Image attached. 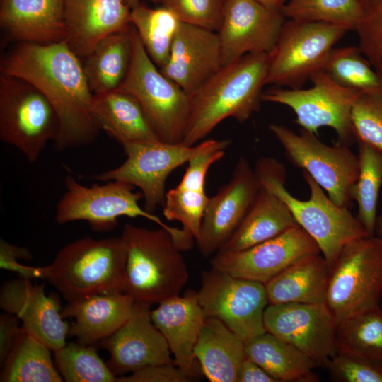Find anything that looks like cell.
I'll list each match as a JSON object with an SVG mask.
<instances>
[{
  "label": "cell",
  "instance_id": "1",
  "mask_svg": "<svg viewBox=\"0 0 382 382\" xmlns=\"http://www.w3.org/2000/svg\"><path fill=\"white\" fill-rule=\"evenodd\" d=\"M79 59L66 42H18L1 62V73L32 83L55 109L60 129L54 143L60 151L92 143L100 131L93 115V93Z\"/></svg>",
  "mask_w": 382,
  "mask_h": 382
},
{
  "label": "cell",
  "instance_id": "2",
  "mask_svg": "<svg viewBox=\"0 0 382 382\" xmlns=\"http://www.w3.org/2000/svg\"><path fill=\"white\" fill-rule=\"evenodd\" d=\"M269 53L248 54L223 66L189 95L190 115L182 143L193 146L221 122L242 123L259 110L266 85Z\"/></svg>",
  "mask_w": 382,
  "mask_h": 382
},
{
  "label": "cell",
  "instance_id": "3",
  "mask_svg": "<svg viewBox=\"0 0 382 382\" xmlns=\"http://www.w3.org/2000/svg\"><path fill=\"white\" fill-rule=\"evenodd\" d=\"M254 169L262 187L286 204L298 224L316 242L330 270L345 245L369 236L358 218L348 208L332 201L306 172L303 171V177L310 190V197L301 200L285 187L283 163L272 157H262Z\"/></svg>",
  "mask_w": 382,
  "mask_h": 382
},
{
  "label": "cell",
  "instance_id": "4",
  "mask_svg": "<svg viewBox=\"0 0 382 382\" xmlns=\"http://www.w3.org/2000/svg\"><path fill=\"white\" fill-rule=\"evenodd\" d=\"M127 245L120 237L71 242L45 266L46 279L68 301L125 292Z\"/></svg>",
  "mask_w": 382,
  "mask_h": 382
},
{
  "label": "cell",
  "instance_id": "5",
  "mask_svg": "<svg viewBox=\"0 0 382 382\" xmlns=\"http://www.w3.org/2000/svg\"><path fill=\"white\" fill-rule=\"evenodd\" d=\"M121 237L127 248L125 293L150 305L180 294L188 271L182 250L166 229L126 224Z\"/></svg>",
  "mask_w": 382,
  "mask_h": 382
},
{
  "label": "cell",
  "instance_id": "6",
  "mask_svg": "<svg viewBox=\"0 0 382 382\" xmlns=\"http://www.w3.org/2000/svg\"><path fill=\"white\" fill-rule=\"evenodd\" d=\"M66 191L56 206L54 220L59 224L76 221H87L96 231H110L120 216L143 217L166 229L183 250L192 248L195 239L183 228L165 224L158 216L146 212L139 204L143 198L134 187L119 180L90 187L79 183L71 175L64 178Z\"/></svg>",
  "mask_w": 382,
  "mask_h": 382
},
{
  "label": "cell",
  "instance_id": "7",
  "mask_svg": "<svg viewBox=\"0 0 382 382\" xmlns=\"http://www.w3.org/2000/svg\"><path fill=\"white\" fill-rule=\"evenodd\" d=\"M131 35L129 67L116 90L137 99L161 141L182 143L190 115L189 96L161 72L132 25Z\"/></svg>",
  "mask_w": 382,
  "mask_h": 382
},
{
  "label": "cell",
  "instance_id": "8",
  "mask_svg": "<svg viewBox=\"0 0 382 382\" xmlns=\"http://www.w3.org/2000/svg\"><path fill=\"white\" fill-rule=\"evenodd\" d=\"M382 236H367L344 246L330 270L325 303L342 320L381 306Z\"/></svg>",
  "mask_w": 382,
  "mask_h": 382
},
{
  "label": "cell",
  "instance_id": "9",
  "mask_svg": "<svg viewBox=\"0 0 382 382\" xmlns=\"http://www.w3.org/2000/svg\"><path fill=\"white\" fill-rule=\"evenodd\" d=\"M58 115L43 93L25 79L1 73L0 139L27 160L37 161L59 135Z\"/></svg>",
  "mask_w": 382,
  "mask_h": 382
},
{
  "label": "cell",
  "instance_id": "10",
  "mask_svg": "<svg viewBox=\"0 0 382 382\" xmlns=\"http://www.w3.org/2000/svg\"><path fill=\"white\" fill-rule=\"evenodd\" d=\"M349 30L323 22L289 19L269 53L266 84L300 88L323 71L334 45Z\"/></svg>",
  "mask_w": 382,
  "mask_h": 382
},
{
  "label": "cell",
  "instance_id": "11",
  "mask_svg": "<svg viewBox=\"0 0 382 382\" xmlns=\"http://www.w3.org/2000/svg\"><path fill=\"white\" fill-rule=\"evenodd\" d=\"M269 129L293 165L309 174L336 204L350 207L359 164L349 145L339 141L327 145L302 128L299 134L282 125L272 124Z\"/></svg>",
  "mask_w": 382,
  "mask_h": 382
},
{
  "label": "cell",
  "instance_id": "12",
  "mask_svg": "<svg viewBox=\"0 0 382 382\" xmlns=\"http://www.w3.org/2000/svg\"><path fill=\"white\" fill-rule=\"evenodd\" d=\"M221 140L209 139L193 146L162 141L123 145L126 160L120 166L89 177L99 181L119 180L140 189L144 209L154 212L165 202L166 181L178 167Z\"/></svg>",
  "mask_w": 382,
  "mask_h": 382
},
{
  "label": "cell",
  "instance_id": "13",
  "mask_svg": "<svg viewBox=\"0 0 382 382\" xmlns=\"http://www.w3.org/2000/svg\"><path fill=\"white\" fill-rule=\"evenodd\" d=\"M197 295L204 317L221 320L244 342L266 332L264 284L212 267L202 272Z\"/></svg>",
  "mask_w": 382,
  "mask_h": 382
},
{
  "label": "cell",
  "instance_id": "14",
  "mask_svg": "<svg viewBox=\"0 0 382 382\" xmlns=\"http://www.w3.org/2000/svg\"><path fill=\"white\" fill-rule=\"evenodd\" d=\"M310 80V88L271 89L262 93V101L289 107L296 114L295 122L316 135L320 127H331L337 141L349 146L354 139L352 110L361 94L338 84L325 71L315 73Z\"/></svg>",
  "mask_w": 382,
  "mask_h": 382
},
{
  "label": "cell",
  "instance_id": "15",
  "mask_svg": "<svg viewBox=\"0 0 382 382\" xmlns=\"http://www.w3.org/2000/svg\"><path fill=\"white\" fill-rule=\"evenodd\" d=\"M337 321L323 303L268 304L264 313L265 330L292 345L324 366L336 353Z\"/></svg>",
  "mask_w": 382,
  "mask_h": 382
},
{
  "label": "cell",
  "instance_id": "16",
  "mask_svg": "<svg viewBox=\"0 0 382 382\" xmlns=\"http://www.w3.org/2000/svg\"><path fill=\"white\" fill-rule=\"evenodd\" d=\"M319 253L316 242L299 225L245 250H219L210 264L233 276L265 284L299 260Z\"/></svg>",
  "mask_w": 382,
  "mask_h": 382
},
{
  "label": "cell",
  "instance_id": "17",
  "mask_svg": "<svg viewBox=\"0 0 382 382\" xmlns=\"http://www.w3.org/2000/svg\"><path fill=\"white\" fill-rule=\"evenodd\" d=\"M262 185L249 162L240 157L231 180L209 197L198 238L197 248L205 257L219 251L236 232Z\"/></svg>",
  "mask_w": 382,
  "mask_h": 382
},
{
  "label": "cell",
  "instance_id": "18",
  "mask_svg": "<svg viewBox=\"0 0 382 382\" xmlns=\"http://www.w3.org/2000/svg\"><path fill=\"white\" fill-rule=\"evenodd\" d=\"M285 18L281 11L268 8L255 0H226L217 31L223 66L245 54L270 53Z\"/></svg>",
  "mask_w": 382,
  "mask_h": 382
},
{
  "label": "cell",
  "instance_id": "19",
  "mask_svg": "<svg viewBox=\"0 0 382 382\" xmlns=\"http://www.w3.org/2000/svg\"><path fill=\"white\" fill-rule=\"evenodd\" d=\"M151 306L135 301L129 318L99 342L110 354L107 364L115 375H127L152 364H174L166 339L152 321Z\"/></svg>",
  "mask_w": 382,
  "mask_h": 382
},
{
  "label": "cell",
  "instance_id": "20",
  "mask_svg": "<svg viewBox=\"0 0 382 382\" xmlns=\"http://www.w3.org/2000/svg\"><path fill=\"white\" fill-rule=\"evenodd\" d=\"M0 307L17 316L22 328L52 351L66 344L69 326L63 320L58 298L47 296L44 284L21 277L6 282L0 289Z\"/></svg>",
  "mask_w": 382,
  "mask_h": 382
},
{
  "label": "cell",
  "instance_id": "21",
  "mask_svg": "<svg viewBox=\"0 0 382 382\" xmlns=\"http://www.w3.org/2000/svg\"><path fill=\"white\" fill-rule=\"evenodd\" d=\"M222 66L218 33L180 22L168 61L159 69L189 96Z\"/></svg>",
  "mask_w": 382,
  "mask_h": 382
},
{
  "label": "cell",
  "instance_id": "22",
  "mask_svg": "<svg viewBox=\"0 0 382 382\" xmlns=\"http://www.w3.org/2000/svg\"><path fill=\"white\" fill-rule=\"evenodd\" d=\"M151 316L168 343L174 364L196 378L201 370L194 350L205 320L197 291L187 290L159 302Z\"/></svg>",
  "mask_w": 382,
  "mask_h": 382
},
{
  "label": "cell",
  "instance_id": "23",
  "mask_svg": "<svg viewBox=\"0 0 382 382\" xmlns=\"http://www.w3.org/2000/svg\"><path fill=\"white\" fill-rule=\"evenodd\" d=\"M66 43L86 58L107 35L130 28V8L123 0H61Z\"/></svg>",
  "mask_w": 382,
  "mask_h": 382
},
{
  "label": "cell",
  "instance_id": "24",
  "mask_svg": "<svg viewBox=\"0 0 382 382\" xmlns=\"http://www.w3.org/2000/svg\"><path fill=\"white\" fill-rule=\"evenodd\" d=\"M0 25L8 39L18 42H66L61 0H1Z\"/></svg>",
  "mask_w": 382,
  "mask_h": 382
},
{
  "label": "cell",
  "instance_id": "25",
  "mask_svg": "<svg viewBox=\"0 0 382 382\" xmlns=\"http://www.w3.org/2000/svg\"><path fill=\"white\" fill-rule=\"evenodd\" d=\"M134 303L125 292L98 294L68 302L61 314L74 320L69 335L81 344L92 345L113 334L129 318Z\"/></svg>",
  "mask_w": 382,
  "mask_h": 382
},
{
  "label": "cell",
  "instance_id": "26",
  "mask_svg": "<svg viewBox=\"0 0 382 382\" xmlns=\"http://www.w3.org/2000/svg\"><path fill=\"white\" fill-rule=\"evenodd\" d=\"M92 110L100 130L122 146L160 140L141 105L129 93L115 90L93 94Z\"/></svg>",
  "mask_w": 382,
  "mask_h": 382
},
{
  "label": "cell",
  "instance_id": "27",
  "mask_svg": "<svg viewBox=\"0 0 382 382\" xmlns=\"http://www.w3.org/2000/svg\"><path fill=\"white\" fill-rule=\"evenodd\" d=\"M201 373L211 382H236L246 357L245 342L221 320L205 318L194 350Z\"/></svg>",
  "mask_w": 382,
  "mask_h": 382
},
{
  "label": "cell",
  "instance_id": "28",
  "mask_svg": "<svg viewBox=\"0 0 382 382\" xmlns=\"http://www.w3.org/2000/svg\"><path fill=\"white\" fill-rule=\"evenodd\" d=\"M330 276L323 255L305 257L265 284L269 304L325 303Z\"/></svg>",
  "mask_w": 382,
  "mask_h": 382
},
{
  "label": "cell",
  "instance_id": "29",
  "mask_svg": "<svg viewBox=\"0 0 382 382\" xmlns=\"http://www.w3.org/2000/svg\"><path fill=\"white\" fill-rule=\"evenodd\" d=\"M296 226L299 224L286 204L261 187L241 224L220 250H245Z\"/></svg>",
  "mask_w": 382,
  "mask_h": 382
},
{
  "label": "cell",
  "instance_id": "30",
  "mask_svg": "<svg viewBox=\"0 0 382 382\" xmlns=\"http://www.w3.org/2000/svg\"><path fill=\"white\" fill-rule=\"evenodd\" d=\"M245 352L277 382H317V364L301 350L265 332L245 341Z\"/></svg>",
  "mask_w": 382,
  "mask_h": 382
},
{
  "label": "cell",
  "instance_id": "31",
  "mask_svg": "<svg viewBox=\"0 0 382 382\" xmlns=\"http://www.w3.org/2000/svg\"><path fill=\"white\" fill-rule=\"evenodd\" d=\"M132 52L131 25L102 38L86 58L83 70L93 94L116 90L128 71Z\"/></svg>",
  "mask_w": 382,
  "mask_h": 382
},
{
  "label": "cell",
  "instance_id": "32",
  "mask_svg": "<svg viewBox=\"0 0 382 382\" xmlns=\"http://www.w3.org/2000/svg\"><path fill=\"white\" fill-rule=\"evenodd\" d=\"M51 349L21 328L1 372V382H62Z\"/></svg>",
  "mask_w": 382,
  "mask_h": 382
},
{
  "label": "cell",
  "instance_id": "33",
  "mask_svg": "<svg viewBox=\"0 0 382 382\" xmlns=\"http://www.w3.org/2000/svg\"><path fill=\"white\" fill-rule=\"evenodd\" d=\"M337 352L360 359L382 370V308L350 316L337 327Z\"/></svg>",
  "mask_w": 382,
  "mask_h": 382
},
{
  "label": "cell",
  "instance_id": "34",
  "mask_svg": "<svg viewBox=\"0 0 382 382\" xmlns=\"http://www.w3.org/2000/svg\"><path fill=\"white\" fill-rule=\"evenodd\" d=\"M180 22L173 11L162 6L153 8L140 2L130 10V23L158 69L168 61Z\"/></svg>",
  "mask_w": 382,
  "mask_h": 382
},
{
  "label": "cell",
  "instance_id": "35",
  "mask_svg": "<svg viewBox=\"0 0 382 382\" xmlns=\"http://www.w3.org/2000/svg\"><path fill=\"white\" fill-rule=\"evenodd\" d=\"M205 177L185 171L180 183L166 193L164 217L179 221L183 229L196 240L209 197L204 190Z\"/></svg>",
  "mask_w": 382,
  "mask_h": 382
},
{
  "label": "cell",
  "instance_id": "36",
  "mask_svg": "<svg viewBox=\"0 0 382 382\" xmlns=\"http://www.w3.org/2000/svg\"><path fill=\"white\" fill-rule=\"evenodd\" d=\"M323 71L345 88L360 94L382 96V74L372 66L359 47L332 48Z\"/></svg>",
  "mask_w": 382,
  "mask_h": 382
},
{
  "label": "cell",
  "instance_id": "37",
  "mask_svg": "<svg viewBox=\"0 0 382 382\" xmlns=\"http://www.w3.org/2000/svg\"><path fill=\"white\" fill-rule=\"evenodd\" d=\"M359 172L352 190L358 204V219L369 236L376 233V209L382 185V152L358 142Z\"/></svg>",
  "mask_w": 382,
  "mask_h": 382
},
{
  "label": "cell",
  "instance_id": "38",
  "mask_svg": "<svg viewBox=\"0 0 382 382\" xmlns=\"http://www.w3.org/2000/svg\"><path fill=\"white\" fill-rule=\"evenodd\" d=\"M54 354L56 367L66 382H116V375L91 345L69 342Z\"/></svg>",
  "mask_w": 382,
  "mask_h": 382
},
{
  "label": "cell",
  "instance_id": "39",
  "mask_svg": "<svg viewBox=\"0 0 382 382\" xmlns=\"http://www.w3.org/2000/svg\"><path fill=\"white\" fill-rule=\"evenodd\" d=\"M281 11L289 19L328 23L355 30L362 8L361 0H289Z\"/></svg>",
  "mask_w": 382,
  "mask_h": 382
},
{
  "label": "cell",
  "instance_id": "40",
  "mask_svg": "<svg viewBox=\"0 0 382 382\" xmlns=\"http://www.w3.org/2000/svg\"><path fill=\"white\" fill-rule=\"evenodd\" d=\"M351 122L357 142L382 152V96L361 94L353 105Z\"/></svg>",
  "mask_w": 382,
  "mask_h": 382
},
{
  "label": "cell",
  "instance_id": "41",
  "mask_svg": "<svg viewBox=\"0 0 382 382\" xmlns=\"http://www.w3.org/2000/svg\"><path fill=\"white\" fill-rule=\"evenodd\" d=\"M361 17L356 28L359 49L382 74V0H361Z\"/></svg>",
  "mask_w": 382,
  "mask_h": 382
},
{
  "label": "cell",
  "instance_id": "42",
  "mask_svg": "<svg viewBox=\"0 0 382 382\" xmlns=\"http://www.w3.org/2000/svg\"><path fill=\"white\" fill-rule=\"evenodd\" d=\"M226 0H159L181 22L218 31Z\"/></svg>",
  "mask_w": 382,
  "mask_h": 382
},
{
  "label": "cell",
  "instance_id": "43",
  "mask_svg": "<svg viewBox=\"0 0 382 382\" xmlns=\"http://www.w3.org/2000/svg\"><path fill=\"white\" fill-rule=\"evenodd\" d=\"M332 381L382 382V370L357 357L337 352L325 364Z\"/></svg>",
  "mask_w": 382,
  "mask_h": 382
},
{
  "label": "cell",
  "instance_id": "44",
  "mask_svg": "<svg viewBox=\"0 0 382 382\" xmlns=\"http://www.w3.org/2000/svg\"><path fill=\"white\" fill-rule=\"evenodd\" d=\"M192 376L174 364H152L128 375L117 376L116 382H188Z\"/></svg>",
  "mask_w": 382,
  "mask_h": 382
},
{
  "label": "cell",
  "instance_id": "45",
  "mask_svg": "<svg viewBox=\"0 0 382 382\" xmlns=\"http://www.w3.org/2000/svg\"><path fill=\"white\" fill-rule=\"evenodd\" d=\"M30 251L22 247L12 245L6 241H0V267L18 274L26 279H45V267H30L19 263L18 259L30 260Z\"/></svg>",
  "mask_w": 382,
  "mask_h": 382
},
{
  "label": "cell",
  "instance_id": "46",
  "mask_svg": "<svg viewBox=\"0 0 382 382\" xmlns=\"http://www.w3.org/2000/svg\"><path fill=\"white\" fill-rule=\"evenodd\" d=\"M18 318L6 313L0 317V363L2 365L21 329Z\"/></svg>",
  "mask_w": 382,
  "mask_h": 382
},
{
  "label": "cell",
  "instance_id": "47",
  "mask_svg": "<svg viewBox=\"0 0 382 382\" xmlns=\"http://www.w3.org/2000/svg\"><path fill=\"white\" fill-rule=\"evenodd\" d=\"M236 382H277L257 363L247 357L242 361Z\"/></svg>",
  "mask_w": 382,
  "mask_h": 382
},
{
  "label": "cell",
  "instance_id": "48",
  "mask_svg": "<svg viewBox=\"0 0 382 382\" xmlns=\"http://www.w3.org/2000/svg\"><path fill=\"white\" fill-rule=\"evenodd\" d=\"M264 6L277 11H281L286 0H255Z\"/></svg>",
  "mask_w": 382,
  "mask_h": 382
},
{
  "label": "cell",
  "instance_id": "49",
  "mask_svg": "<svg viewBox=\"0 0 382 382\" xmlns=\"http://www.w3.org/2000/svg\"><path fill=\"white\" fill-rule=\"evenodd\" d=\"M125 4L131 9L138 4L141 2V0H123ZM154 4H159V0H147Z\"/></svg>",
  "mask_w": 382,
  "mask_h": 382
},
{
  "label": "cell",
  "instance_id": "50",
  "mask_svg": "<svg viewBox=\"0 0 382 382\" xmlns=\"http://www.w3.org/2000/svg\"><path fill=\"white\" fill-rule=\"evenodd\" d=\"M376 233L378 236H382V216L376 221Z\"/></svg>",
  "mask_w": 382,
  "mask_h": 382
},
{
  "label": "cell",
  "instance_id": "51",
  "mask_svg": "<svg viewBox=\"0 0 382 382\" xmlns=\"http://www.w3.org/2000/svg\"><path fill=\"white\" fill-rule=\"evenodd\" d=\"M381 308H382V305H381Z\"/></svg>",
  "mask_w": 382,
  "mask_h": 382
}]
</instances>
